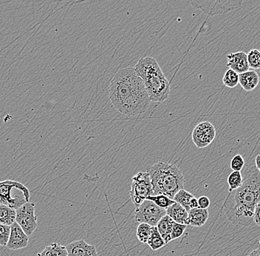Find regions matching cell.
<instances>
[{
    "instance_id": "cell-18",
    "label": "cell",
    "mask_w": 260,
    "mask_h": 256,
    "mask_svg": "<svg viewBox=\"0 0 260 256\" xmlns=\"http://www.w3.org/2000/svg\"><path fill=\"white\" fill-rule=\"evenodd\" d=\"M15 209L0 204V225L11 226L16 223Z\"/></svg>"
},
{
    "instance_id": "cell-3",
    "label": "cell",
    "mask_w": 260,
    "mask_h": 256,
    "mask_svg": "<svg viewBox=\"0 0 260 256\" xmlns=\"http://www.w3.org/2000/svg\"><path fill=\"white\" fill-rule=\"evenodd\" d=\"M134 69L136 75L144 82L150 101L162 103L168 99L170 94V82L155 58H141Z\"/></svg>"
},
{
    "instance_id": "cell-14",
    "label": "cell",
    "mask_w": 260,
    "mask_h": 256,
    "mask_svg": "<svg viewBox=\"0 0 260 256\" xmlns=\"http://www.w3.org/2000/svg\"><path fill=\"white\" fill-rule=\"evenodd\" d=\"M259 83V75L254 70H248L243 74H239V84L244 90L253 91Z\"/></svg>"
},
{
    "instance_id": "cell-15",
    "label": "cell",
    "mask_w": 260,
    "mask_h": 256,
    "mask_svg": "<svg viewBox=\"0 0 260 256\" xmlns=\"http://www.w3.org/2000/svg\"><path fill=\"white\" fill-rule=\"evenodd\" d=\"M188 220L187 225L201 228L209 220V210L204 209H191L188 212Z\"/></svg>"
},
{
    "instance_id": "cell-11",
    "label": "cell",
    "mask_w": 260,
    "mask_h": 256,
    "mask_svg": "<svg viewBox=\"0 0 260 256\" xmlns=\"http://www.w3.org/2000/svg\"><path fill=\"white\" fill-rule=\"evenodd\" d=\"M28 242L29 236L17 223L13 224L11 226V235L6 247L11 250H18L27 247Z\"/></svg>"
},
{
    "instance_id": "cell-23",
    "label": "cell",
    "mask_w": 260,
    "mask_h": 256,
    "mask_svg": "<svg viewBox=\"0 0 260 256\" xmlns=\"http://www.w3.org/2000/svg\"><path fill=\"white\" fill-rule=\"evenodd\" d=\"M147 199L152 201L157 207L164 209V210H167V208L175 203L173 199H171L167 196L164 195L151 196V197H148Z\"/></svg>"
},
{
    "instance_id": "cell-16",
    "label": "cell",
    "mask_w": 260,
    "mask_h": 256,
    "mask_svg": "<svg viewBox=\"0 0 260 256\" xmlns=\"http://www.w3.org/2000/svg\"><path fill=\"white\" fill-rule=\"evenodd\" d=\"M167 215L170 216L175 223L187 225L188 211L181 205L175 202L172 206L166 210Z\"/></svg>"
},
{
    "instance_id": "cell-21",
    "label": "cell",
    "mask_w": 260,
    "mask_h": 256,
    "mask_svg": "<svg viewBox=\"0 0 260 256\" xmlns=\"http://www.w3.org/2000/svg\"><path fill=\"white\" fill-rule=\"evenodd\" d=\"M146 244L153 251L158 250L164 246L167 245L156 227H152V233H151L150 237Z\"/></svg>"
},
{
    "instance_id": "cell-29",
    "label": "cell",
    "mask_w": 260,
    "mask_h": 256,
    "mask_svg": "<svg viewBox=\"0 0 260 256\" xmlns=\"http://www.w3.org/2000/svg\"><path fill=\"white\" fill-rule=\"evenodd\" d=\"M187 225H181V224L174 223L173 228H172V234H171V239L172 241L181 237L186 231Z\"/></svg>"
},
{
    "instance_id": "cell-9",
    "label": "cell",
    "mask_w": 260,
    "mask_h": 256,
    "mask_svg": "<svg viewBox=\"0 0 260 256\" xmlns=\"http://www.w3.org/2000/svg\"><path fill=\"white\" fill-rule=\"evenodd\" d=\"M191 4L209 15L226 14L229 11L240 9L243 1H191Z\"/></svg>"
},
{
    "instance_id": "cell-10",
    "label": "cell",
    "mask_w": 260,
    "mask_h": 256,
    "mask_svg": "<svg viewBox=\"0 0 260 256\" xmlns=\"http://www.w3.org/2000/svg\"><path fill=\"white\" fill-rule=\"evenodd\" d=\"M215 137V127L209 121H203L197 125L191 135L193 142L198 149L209 147Z\"/></svg>"
},
{
    "instance_id": "cell-33",
    "label": "cell",
    "mask_w": 260,
    "mask_h": 256,
    "mask_svg": "<svg viewBox=\"0 0 260 256\" xmlns=\"http://www.w3.org/2000/svg\"><path fill=\"white\" fill-rule=\"evenodd\" d=\"M248 256H260V247L253 250Z\"/></svg>"
},
{
    "instance_id": "cell-22",
    "label": "cell",
    "mask_w": 260,
    "mask_h": 256,
    "mask_svg": "<svg viewBox=\"0 0 260 256\" xmlns=\"http://www.w3.org/2000/svg\"><path fill=\"white\" fill-rule=\"evenodd\" d=\"M244 178L241 171H232L228 176V185L229 186V193L240 189L243 184Z\"/></svg>"
},
{
    "instance_id": "cell-8",
    "label": "cell",
    "mask_w": 260,
    "mask_h": 256,
    "mask_svg": "<svg viewBox=\"0 0 260 256\" xmlns=\"http://www.w3.org/2000/svg\"><path fill=\"white\" fill-rule=\"evenodd\" d=\"M16 223L27 236H32L38 227L37 217L35 214V204L26 202L16 210Z\"/></svg>"
},
{
    "instance_id": "cell-7",
    "label": "cell",
    "mask_w": 260,
    "mask_h": 256,
    "mask_svg": "<svg viewBox=\"0 0 260 256\" xmlns=\"http://www.w3.org/2000/svg\"><path fill=\"white\" fill-rule=\"evenodd\" d=\"M135 218L137 223L147 224L152 227L157 226L162 217L167 215L164 209L157 207L152 201L146 199L136 208Z\"/></svg>"
},
{
    "instance_id": "cell-26",
    "label": "cell",
    "mask_w": 260,
    "mask_h": 256,
    "mask_svg": "<svg viewBox=\"0 0 260 256\" xmlns=\"http://www.w3.org/2000/svg\"><path fill=\"white\" fill-rule=\"evenodd\" d=\"M248 66L253 70L260 69V51L257 49L250 50L247 54Z\"/></svg>"
},
{
    "instance_id": "cell-25",
    "label": "cell",
    "mask_w": 260,
    "mask_h": 256,
    "mask_svg": "<svg viewBox=\"0 0 260 256\" xmlns=\"http://www.w3.org/2000/svg\"><path fill=\"white\" fill-rule=\"evenodd\" d=\"M222 83L228 88H235L239 84V74L232 69H228L224 75Z\"/></svg>"
},
{
    "instance_id": "cell-5",
    "label": "cell",
    "mask_w": 260,
    "mask_h": 256,
    "mask_svg": "<svg viewBox=\"0 0 260 256\" xmlns=\"http://www.w3.org/2000/svg\"><path fill=\"white\" fill-rule=\"evenodd\" d=\"M30 191L22 183L7 179L0 181V204L17 210L30 202Z\"/></svg>"
},
{
    "instance_id": "cell-19",
    "label": "cell",
    "mask_w": 260,
    "mask_h": 256,
    "mask_svg": "<svg viewBox=\"0 0 260 256\" xmlns=\"http://www.w3.org/2000/svg\"><path fill=\"white\" fill-rule=\"evenodd\" d=\"M68 251L66 247L58 244V243H53L50 245L45 247L44 250L40 253H38V256H68Z\"/></svg>"
},
{
    "instance_id": "cell-30",
    "label": "cell",
    "mask_w": 260,
    "mask_h": 256,
    "mask_svg": "<svg viewBox=\"0 0 260 256\" xmlns=\"http://www.w3.org/2000/svg\"><path fill=\"white\" fill-rule=\"evenodd\" d=\"M198 201L199 208L208 210V208L210 207V199H209V197H206V196H203V197H200L199 199H198Z\"/></svg>"
},
{
    "instance_id": "cell-6",
    "label": "cell",
    "mask_w": 260,
    "mask_h": 256,
    "mask_svg": "<svg viewBox=\"0 0 260 256\" xmlns=\"http://www.w3.org/2000/svg\"><path fill=\"white\" fill-rule=\"evenodd\" d=\"M130 198L137 208L148 197L153 196L150 177L147 172H139L133 177Z\"/></svg>"
},
{
    "instance_id": "cell-4",
    "label": "cell",
    "mask_w": 260,
    "mask_h": 256,
    "mask_svg": "<svg viewBox=\"0 0 260 256\" xmlns=\"http://www.w3.org/2000/svg\"><path fill=\"white\" fill-rule=\"evenodd\" d=\"M152 186L153 196L164 195L173 199L179 191L183 189L185 179L178 166L170 163H156L146 168Z\"/></svg>"
},
{
    "instance_id": "cell-31",
    "label": "cell",
    "mask_w": 260,
    "mask_h": 256,
    "mask_svg": "<svg viewBox=\"0 0 260 256\" xmlns=\"http://www.w3.org/2000/svg\"><path fill=\"white\" fill-rule=\"evenodd\" d=\"M253 222L256 223L257 226L260 227V199L256 205V209H255L254 218Z\"/></svg>"
},
{
    "instance_id": "cell-34",
    "label": "cell",
    "mask_w": 260,
    "mask_h": 256,
    "mask_svg": "<svg viewBox=\"0 0 260 256\" xmlns=\"http://www.w3.org/2000/svg\"><path fill=\"white\" fill-rule=\"evenodd\" d=\"M259 244H260V240H259Z\"/></svg>"
},
{
    "instance_id": "cell-28",
    "label": "cell",
    "mask_w": 260,
    "mask_h": 256,
    "mask_svg": "<svg viewBox=\"0 0 260 256\" xmlns=\"http://www.w3.org/2000/svg\"><path fill=\"white\" fill-rule=\"evenodd\" d=\"M244 165H245V160L242 155H235L231 160L230 166L233 171H241Z\"/></svg>"
},
{
    "instance_id": "cell-12",
    "label": "cell",
    "mask_w": 260,
    "mask_h": 256,
    "mask_svg": "<svg viewBox=\"0 0 260 256\" xmlns=\"http://www.w3.org/2000/svg\"><path fill=\"white\" fill-rule=\"evenodd\" d=\"M68 256H98L95 245L89 244L84 240L73 241L66 246Z\"/></svg>"
},
{
    "instance_id": "cell-24",
    "label": "cell",
    "mask_w": 260,
    "mask_h": 256,
    "mask_svg": "<svg viewBox=\"0 0 260 256\" xmlns=\"http://www.w3.org/2000/svg\"><path fill=\"white\" fill-rule=\"evenodd\" d=\"M152 230V227L150 225H147V224H140L137 228V233H136L138 239L143 244H146L150 237Z\"/></svg>"
},
{
    "instance_id": "cell-1",
    "label": "cell",
    "mask_w": 260,
    "mask_h": 256,
    "mask_svg": "<svg viewBox=\"0 0 260 256\" xmlns=\"http://www.w3.org/2000/svg\"><path fill=\"white\" fill-rule=\"evenodd\" d=\"M109 97L114 108L126 116L146 113L151 102L144 82L133 67L123 68L115 74L109 87Z\"/></svg>"
},
{
    "instance_id": "cell-13",
    "label": "cell",
    "mask_w": 260,
    "mask_h": 256,
    "mask_svg": "<svg viewBox=\"0 0 260 256\" xmlns=\"http://www.w3.org/2000/svg\"><path fill=\"white\" fill-rule=\"evenodd\" d=\"M227 66L238 74L249 70L247 54L243 51L230 53L227 56Z\"/></svg>"
},
{
    "instance_id": "cell-32",
    "label": "cell",
    "mask_w": 260,
    "mask_h": 256,
    "mask_svg": "<svg viewBox=\"0 0 260 256\" xmlns=\"http://www.w3.org/2000/svg\"><path fill=\"white\" fill-rule=\"evenodd\" d=\"M255 165H256V168L260 173V155H257L255 159Z\"/></svg>"
},
{
    "instance_id": "cell-20",
    "label": "cell",
    "mask_w": 260,
    "mask_h": 256,
    "mask_svg": "<svg viewBox=\"0 0 260 256\" xmlns=\"http://www.w3.org/2000/svg\"><path fill=\"white\" fill-rule=\"evenodd\" d=\"M194 197V196L192 194L188 192V191L185 190V189H182V190L179 191L178 192L175 194L173 200L175 201L176 203L184 207L187 211L188 212L191 210V208H190V204H191V201L192 200Z\"/></svg>"
},
{
    "instance_id": "cell-27",
    "label": "cell",
    "mask_w": 260,
    "mask_h": 256,
    "mask_svg": "<svg viewBox=\"0 0 260 256\" xmlns=\"http://www.w3.org/2000/svg\"><path fill=\"white\" fill-rule=\"evenodd\" d=\"M11 235V226L0 225V246H7L8 240Z\"/></svg>"
},
{
    "instance_id": "cell-17",
    "label": "cell",
    "mask_w": 260,
    "mask_h": 256,
    "mask_svg": "<svg viewBox=\"0 0 260 256\" xmlns=\"http://www.w3.org/2000/svg\"><path fill=\"white\" fill-rule=\"evenodd\" d=\"M175 222L170 218L168 215H166L165 216L162 217L161 220L157 223V231L160 233V236L166 244L170 243L172 239H171V234H172V228Z\"/></svg>"
},
{
    "instance_id": "cell-2",
    "label": "cell",
    "mask_w": 260,
    "mask_h": 256,
    "mask_svg": "<svg viewBox=\"0 0 260 256\" xmlns=\"http://www.w3.org/2000/svg\"><path fill=\"white\" fill-rule=\"evenodd\" d=\"M243 178V186L229 193L224 210L233 225L248 227L253 222L255 209L260 199V173L252 168Z\"/></svg>"
}]
</instances>
